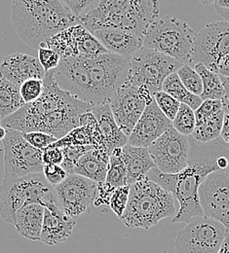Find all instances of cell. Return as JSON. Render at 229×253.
<instances>
[{"instance_id": "d590c367", "label": "cell", "mask_w": 229, "mask_h": 253, "mask_svg": "<svg viewBox=\"0 0 229 253\" xmlns=\"http://www.w3.org/2000/svg\"><path fill=\"white\" fill-rule=\"evenodd\" d=\"M43 92V80L31 79L24 82L20 87L22 98L26 103L36 100Z\"/></svg>"}, {"instance_id": "ab89813d", "label": "cell", "mask_w": 229, "mask_h": 253, "mask_svg": "<svg viewBox=\"0 0 229 253\" xmlns=\"http://www.w3.org/2000/svg\"><path fill=\"white\" fill-rule=\"evenodd\" d=\"M45 179L54 187L61 184L66 177L67 172L61 165H47L43 167V171Z\"/></svg>"}, {"instance_id": "f6af8a7d", "label": "cell", "mask_w": 229, "mask_h": 253, "mask_svg": "<svg viewBox=\"0 0 229 253\" xmlns=\"http://www.w3.org/2000/svg\"><path fill=\"white\" fill-rule=\"evenodd\" d=\"M218 73L221 76L229 77V54L228 56H226L219 63Z\"/></svg>"}, {"instance_id": "7a4b0ae2", "label": "cell", "mask_w": 229, "mask_h": 253, "mask_svg": "<svg viewBox=\"0 0 229 253\" xmlns=\"http://www.w3.org/2000/svg\"><path fill=\"white\" fill-rule=\"evenodd\" d=\"M11 20L20 38L34 49L79 24L78 18L61 0H12Z\"/></svg>"}, {"instance_id": "277c9868", "label": "cell", "mask_w": 229, "mask_h": 253, "mask_svg": "<svg viewBox=\"0 0 229 253\" xmlns=\"http://www.w3.org/2000/svg\"><path fill=\"white\" fill-rule=\"evenodd\" d=\"M177 212L174 196L144 175L130 185L128 204L120 220L128 228L148 230Z\"/></svg>"}, {"instance_id": "3957f363", "label": "cell", "mask_w": 229, "mask_h": 253, "mask_svg": "<svg viewBox=\"0 0 229 253\" xmlns=\"http://www.w3.org/2000/svg\"><path fill=\"white\" fill-rule=\"evenodd\" d=\"M159 11L158 0H100L78 21L91 33L100 29H117L143 39Z\"/></svg>"}, {"instance_id": "e0dca14e", "label": "cell", "mask_w": 229, "mask_h": 253, "mask_svg": "<svg viewBox=\"0 0 229 253\" xmlns=\"http://www.w3.org/2000/svg\"><path fill=\"white\" fill-rule=\"evenodd\" d=\"M169 120L159 109L153 99L144 109L128 137V144L135 147L148 148L158 137L172 126Z\"/></svg>"}, {"instance_id": "74e56055", "label": "cell", "mask_w": 229, "mask_h": 253, "mask_svg": "<svg viewBox=\"0 0 229 253\" xmlns=\"http://www.w3.org/2000/svg\"><path fill=\"white\" fill-rule=\"evenodd\" d=\"M221 110H223L222 100H216V99L203 100L201 105L194 111L196 123H199L204 119L215 115Z\"/></svg>"}, {"instance_id": "1f68e13d", "label": "cell", "mask_w": 229, "mask_h": 253, "mask_svg": "<svg viewBox=\"0 0 229 253\" xmlns=\"http://www.w3.org/2000/svg\"><path fill=\"white\" fill-rule=\"evenodd\" d=\"M177 74L181 79L183 86L193 95L200 96L203 92V83L200 75L196 70L189 64H183L178 71Z\"/></svg>"}, {"instance_id": "8d00e7d4", "label": "cell", "mask_w": 229, "mask_h": 253, "mask_svg": "<svg viewBox=\"0 0 229 253\" xmlns=\"http://www.w3.org/2000/svg\"><path fill=\"white\" fill-rule=\"evenodd\" d=\"M23 137L33 147L43 150L53 143H55L58 139L48 133L42 131H32V132H22Z\"/></svg>"}, {"instance_id": "7402d4cb", "label": "cell", "mask_w": 229, "mask_h": 253, "mask_svg": "<svg viewBox=\"0 0 229 253\" xmlns=\"http://www.w3.org/2000/svg\"><path fill=\"white\" fill-rule=\"evenodd\" d=\"M98 122V128L109 155L116 148H122L128 143V137L117 126L112 115L109 103L93 106L92 111Z\"/></svg>"}, {"instance_id": "7bdbcfd3", "label": "cell", "mask_w": 229, "mask_h": 253, "mask_svg": "<svg viewBox=\"0 0 229 253\" xmlns=\"http://www.w3.org/2000/svg\"><path fill=\"white\" fill-rule=\"evenodd\" d=\"M214 7L221 17H223L226 21H229V0H218Z\"/></svg>"}, {"instance_id": "b9f144b4", "label": "cell", "mask_w": 229, "mask_h": 253, "mask_svg": "<svg viewBox=\"0 0 229 253\" xmlns=\"http://www.w3.org/2000/svg\"><path fill=\"white\" fill-rule=\"evenodd\" d=\"M64 161L63 149L59 147H47L42 150V162L47 165H62Z\"/></svg>"}, {"instance_id": "f1b7e54d", "label": "cell", "mask_w": 229, "mask_h": 253, "mask_svg": "<svg viewBox=\"0 0 229 253\" xmlns=\"http://www.w3.org/2000/svg\"><path fill=\"white\" fill-rule=\"evenodd\" d=\"M225 112L224 110L219 111L215 115L204 119L203 121L196 123L195 128L191 136L202 143L211 142L221 137V132L224 124Z\"/></svg>"}, {"instance_id": "5bb4252c", "label": "cell", "mask_w": 229, "mask_h": 253, "mask_svg": "<svg viewBox=\"0 0 229 253\" xmlns=\"http://www.w3.org/2000/svg\"><path fill=\"white\" fill-rule=\"evenodd\" d=\"M59 204L64 212L76 219L89 213L95 202L98 183L78 174H68L59 185L54 186Z\"/></svg>"}, {"instance_id": "cb8c5ba5", "label": "cell", "mask_w": 229, "mask_h": 253, "mask_svg": "<svg viewBox=\"0 0 229 253\" xmlns=\"http://www.w3.org/2000/svg\"><path fill=\"white\" fill-rule=\"evenodd\" d=\"M43 217V206L37 204L26 205L17 211L14 226L24 238L31 241H40Z\"/></svg>"}, {"instance_id": "60d3db41", "label": "cell", "mask_w": 229, "mask_h": 253, "mask_svg": "<svg viewBox=\"0 0 229 253\" xmlns=\"http://www.w3.org/2000/svg\"><path fill=\"white\" fill-rule=\"evenodd\" d=\"M66 7L77 17L80 18L97 6L100 0H61Z\"/></svg>"}, {"instance_id": "4dcf8cb0", "label": "cell", "mask_w": 229, "mask_h": 253, "mask_svg": "<svg viewBox=\"0 0 229 253\" xmlns=\"http://www.w3.org/2000/svg\"><path fill=\"white\" fill-rule=\"evenodd\" d=\"M172 125L179 133L185 136L191 135L196 126L194 110L188 105L181 103L180 109L172 121Z\"/></svg>"}, {"instance_id": "d6a6232c", "label": "cell", "mask_w": 229, "mask_h": 253, "mask_svg": "<svg viewBox=\"0 0 229 253\" xmlns=\"http://www.w3.org/2000/svg\"><path fill=\"white\" fill-rule=\"evenodd\" d=\"M93 146L90 145H83V146H66L63 147V154H64V161L62 163V167L65 169L67 174H72L73 168L77 161L81 158L86 152L93 149Z\"/></svg>"}, {"instance_id": "c3c4849f", "label": "cell", "mask_w": 229, "mask_h": 253, "mask_svg": "<svg viewBox=\"0 0 229 253\" xmlns=\"http://www.w3.org/2000/svg\"><path fill=\"white\" fill-rule=\"evenodd\" d=\"M203 5L209 6V5H214L218 0H199Z\"/></svg>"}, {"instance_id": "9a60e30c", "label": "cell", "mask_w": 229, "mask_h": 253, "mask_svg": "<svg viewBox=\"0 0 229 253\" xmlns=\"http://www.w3.org/2000/svg\"><path fill=\"white\" fill-rule=\"evenodd\" d=\"M45 46L54 50L61 59L67 57L93 59L108 53L98 39L80 24L54 35Z\"/></svg>"}, {"instance_id": "bcb514c9", "label": "cell", "mask_w": 229, "mask_h": 253, "mask_svg": "<svg viewBox=\"0 0 229 253\" xmlns=\"http://www.w3.org/2000/svg\"><path fill=\"white\" fill-rule=\"evenodd\" d=\"M221 137L229 144V114H225Z\"/></svg>"}, {"instance_id": "8fae6325", "label": "cell", "mask_w": 229, "mask_h": 253, "mask_svg": "<svg viewBox=\"0 0 229 253\" xmlns=\"http://www.w3.org/2000/svg\"><path fill=\"white\" fill-rule=\"evenodd\" d=\"M229 54V21L213 22L196 33L189 65L201 63L218 73L219 63Z\"/></svg>"}, {"instance_id": "836d02e7", "label": "cell", "mask_w": 229, "mask_h": 253, "mask_svg": "<svg viewBox=\"0 0 229 253\" xmlns=\"http://www.w3.org/2000/svg\"><path fill=\"white\" fill-rule=\"evenodd\" d=\"M129 193L130 185H125L115 188L111 194L109 200V207L118 218H120L125 211L129 200Z\"/></svg>"}, {"instance_id": "6da1fadb", "label": "cell", "mask_w": 229, "mask_h": 253, "mask_svg": "<svg viewBox=\"0 0 229 253\" xmlns=\"http://www.w3.org/2000/svg\"><path fill=\"white\" fill-rule=\"evenodd\" d=\"M188 139V165L184 169L176 174H168L154 167L145 174L179 202L180 209L173 223H186L192 217L204 215L198 189L210 173L227 169L229 165V144L222 137L207 143L198 142L191 135Z\"/></svg>"}, {"instance_id": "ffe728a7", "label": "cell", "mask_w": 229, "mask_h": 253, "mask_svg": "<svg viewBox=\"0 0 229 253\" xmlns=\"http://www.w3.org/2000/svg\"><path fill=\"white\" fill-rule=\"evenodd\" d=\"M92 34L98 39L104 49L111 54H115L130 59L142 47V38L132 32L117 29H100Z\"/></svg>"}, {"instance_id": "f907efd6", "label": "cell", "mask_w": 229, "mask_h": 253, "mask_svg": "<svg viewBox=\"0 0 229 253\" xmlns=\"http://www.w3.org/2000/svg\"><path fill=\"white\" fill-rule=\"evenodd\" d=\"M226 170H227V173H228V175H229V167H228V169H226Z\"/></svg>"}, {"instance_id": "4316f807", "label": "cell", "mask_w": 229, "mask_h": 253, "mask_svg": "<svg viewBox=\"0 0 229 253\" xmlns=\"http://www.w3.org/2000/svg\"><path fill=\"white\" fill-rule=\"evenodd\" d=\"M162 91L176 98L181 103L188 105L194 111L203 102L200 96L193 95L183 86L177 72L170 74L165 79L162 86Z\"/></svg>"}, {"instance_id": "2e32d148", "label": "cell", "mask_w": 229, "mask_h": 253, "mask_svg": "<svg viewBox=\"0 0 229 253\" xmlns=\"http://www.w3.org/2000/svg\"><path fill=\"white\" fill-rule=\"evenodd\" d=\"M205 216L222 223L229 232V178L227 170L210 173L198 189Z\"/></svg>"}, {"instance_id": "ee69618b", "label": "cell", "mask_w": 229, "mask_h": 253, "mask_svg": "<svg viewBox=\"0 0 229 253\" xmlns=\"http://www.w3.org/2000/svg\"><path fill=\"white\" fill-rule=\"evenodd\" d=\"M221 80H222V83H223L224 89H225V95L222 98L223 110H224L225 114H229V77L221 76Z\"/></svg>"}, {"instance_id": "484cf974", "label": "cell", "mask_w": 229, "mask_h": 253, "mask_svg": "<svg viewBox=\"0 0 229 253\" xmlns=\"http://www.w3.org/2000/svg\"><path fill=\"white\" fill-rule=\"evenodd\" d=\"M19 85L7 80L0 74V118L4 119L20 108L26 102L22 98Z\"/></svg>"}, {"instance_id": "681fc988", "label": "cell", "mask_w": 229, "mask_h": 253, "mask_svg": "<svg viewBox=\"0 0 229 253\" xmlns=\"http://www.w3.org/2000/svg\"><path fill=\"white\" fill-rule=\"evenodd\" d=\"M6 136V128L4 126H0V140L2 141Z\"/></svg>"}, {"instance_id": "ba28073f", "label": "cell", "mask_w": 229, "mask_h": 253, "mask_svg": "<svg viewBox=\"0 0 229 253\" xmlns=\"http://www.w3.org/2000/svg\"><path fill=\"white\" fill-rule=\"evenodd\" d=\"M92 82L102 103H109L111 97L129 81L130 59L111 53H104L93 59H86Z\"/></svg>"}, {"instance_id": "816d5d0a", "label": "cell", "mask_w": 229, "mask_h": 253, "mask_svg": "<svg viewBox=\"0 0 229 253\" xmlns=\"http://www.w3.org/2000/svg\"><path fill=\"white\" fill-rule=\"evenodd\" d=\"M0 126H1V118H0Z\"/></svg>"}, {"instance_id": "8992f818", "label": "cell", "mask_w": 229, "mask_h": 253, "mask_svg": "<svg viewBox=\"0 0 229 253\" xmlns=\"http://www.w3.org/2000/svg\"><path fill=\"white\" fill-rule=\"evenodd\" d=\"M183 64L157 51L141 47L130 58L129 82L145 87L151 95L162 91L165 79Z\"/></svg>"}, {"instance_id": "7c38bea8", "label": "cell", "mask_w": 229, "mask_h": 253, "mask_svg": "<svg viewBox=\"0 0 229 253\" xmlns=\"http://www.w3.org/2000/svg\"><path fill=\"white\" fill-rule=\"evenodd\" d=\"M153 99L154 96L145 87H136L129 81L111 97L109 105L112 115L117 126L127 137L130 136L145 107Z\"/></svg>"}, {"instance_id": "4fadbf2b", "label": "cell", "mask_w": 229, "mask_h": 253, "mask_svg": "<svg viewBox=\"0 0 229 253\" xmlns=\"http://www.w3.org/2000/svg\"><path fill=\"white\" fill-rule=\"evenodd\" d=\"M155 167L164 173L176 174L188 165L189 139L170 126L149 147Z\"/></svg>"}, {"instance_id": "d4e9b609", "label": "cell", "mask_w": 229, "mask_h": 253, "mask_svg": "<svg viewBox=\"0 0 229 253\" xmlns=\"http://www.w3.org/2000/svg\"><path fill=\"white\" fill-rule=\"evenodd\" d=\"M107 163L98 157L94 148L77 161L72 173L84 176L98 184L104 183L107 173Z\"/></svg>"}, {"instance_id": "7dc6e473", "label": "cell", "mask_w": 229, "mask_h": 253, "mask_svg": "<svg viewBox=\"0 0 229 253\" xmlns=\"http://www.w3.org/2000/svg\"><path fill=\"white\" fill-rule=\"evenodd\" d=\"M218 253H229V232L220 249V251L218 252Z\"/></svg>"}, {"instance_id": "f546056e", "label": "cell", "mask_w": 229, "mask_h": 253, "mask_svg": "<svg viewBox=\"0 0 229 253\" xmlns=\"http://www.w3.org/2000/svg\"><path fill=\"white\" fill-rule=\"evenodd\" d=\"M126 175L127 171L122 154V148H116L109 155L107 173L104 183L114 189L125 186L127 185Z\"/></svg>"}, {"instance_id": "9c48e42d", "label": "cell", "mask_w": 229, "mask_h": 253, "mask_svg": "<svg viewBox=\"0 0 229 253\" xmlns=\"http://www.w3.org/2000/svg\"><path fill=\"white\" fill-rule=\"evenodd\" d=\"M4 150V173L22 177L43 171L42 150L32 146L22 131L6 128V136L2 140Z\"/></svg>"}, {"instance_id": "30bf717a", "label": "cell", "mask_w": 229, "mask_h": 253, "mask_svg": "<svg viewBox=\"0 0 229 253\" xmlns=\"http://www.w3.org/2000/svg\"><path fill=\"white\" fill-rule=\"evenodd\" d=\"M54 79L58 86L77 99L93 106L101 104V100L92 82L86 59L67 57L62 59L53 69Z\"/></svg>"}, {"instance_id": "5b68a950", "label": "cell", "mask_w": 229, "mask_h": 253, "mask_svg": "<svg viewBox=\"0 0 229 253\" xmlns=\"http://www.w3.org/2000/svg\"><path fill=\"white\" fill-rule=\"evenodd\" d=\"M196 32L177 17L157 18L148 27L142 47L164 54L183 64H190Z\"/></svg>"}, {"instance_id": "e575fe53", "label": "cell", "mask_w": 229, "mask_h": 253, "mask_svg": "<svg viewBox=\"0 0 229 253\" xmlns=\"http://www.w3.org/2000/svg\"><path fill=\"white\" fill-rule=\"evenodd\" d=\"M154 99H155L159 109L163 112L164 115L169 120L173 121L180 109L181 102L163 91L157 92L154 95Z\"/></svg>"}, {"instance_id": "ac0fdd59", "label": "cell", "mask_w": 229, "mask_h": 253, "mask_svg": "<svg viewBox=\"0 0 229 253\" xmlns=\"http://www.w3.org/2000/svg\"><path fill=\"white\" fill-rule=\"evenodd\" d=\"M75 224L76 219L66 215L58 205L50 204L44 207L40 242L50 247L65 243L72 235Z\"/></svg>"}, {"instance_id": "603a6c76", "label": "cell", "mask_w": 229, "mask_h": 253, "mask_svg": "<svg viewBox=\"0 0 229 253\" xmlns=\"http://www.w3.org/2000/svg\"><path fill=\"white\" fill-rule=\"evenodd\" d=\"M122 154L127 171V185L134 184L155 167L148 148L135 147L127 143L122 147Z\"/></svg>"}, {"instance_id": "52a82bcc", "label": "cell", "mask_w": 229, "mask_h": 253, "mask_svg": "<svg viewBox=\"0 0 229 253\" xmlns=\"http://www.w3.org/2000/svg\"><path fill=\"white\" fill-rule=\"evenodd\" d=\"M228 233L222 223L210 217H192L177 235L176 253H218Z\"/></svg>"}, {"instance_id": "83f0119b", "label": "cell", "mask_w": 229, "mask_h": 253, "mask_svg": "<svg viewBox=\"0 0 229 253\" xmlns=\"http://www.w3.org/2000/svg\"><path fill=\"white\" fill-rule=\"evenodd\" d=\"M193 68L200 75L203 83V92L200 95L201 99L222 100L225 95V89L221 80V76L218 73L208 69L201 63H197L193 66Z\"/></svg>"}, {"instance_id": "f35d334b", "label": "cell", "mask_w": 229, "mask_h": 253, "mask_svg": "<svg viewBox=\"0 0 229 253\" xmlns=\"http://www.w3.org/2000/svg\"><path fill=\"white\" fill-rule=\"evenodd\" d=\"M37 50H38L37 59L46 72L55 69L62 60L61 57L54 50L46 46L39 47Z\"/></svg>"}, {"instance_id": "44dd1931", "label": "cell", "mask_w": 229, "mask_h": 253, "mask_svg": "<svg viewBox=\"0 0 229 253\" xmlns=\"http://www.w3.org/2000/svg\"><path fill=\"white\" fill-rule=\"evenodd\" d=\"M27 205L23 177L4 173L0 186V217L14 225L17 211Z\"/></svg>"}, {"instance_id": "d6986e66", "label": "cell", "mask_w": 229, "mask_h": 253, "mask_svg": "<svg viewBox=\"0 0 229 253\" xmlns=\"http://www.w3.org/2000/svg\"><path fill=\"white\" fill-rule=\"evenodd\" d=\"M0 74L7 80L21 86L31 79L43 80L46 71L37 58L15 53L3 59L0 64Z\"/></svg>"}]
</instances>
